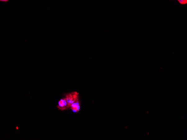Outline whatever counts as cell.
I'll return each instance as SVG.
<instances>
[{
	"label": "cell",
	"instance_id": "2",
	"mask_svg": "<svg viewBox=\"0 0 187 140\" xmlns=\"http://www.w3.org/2000/svg\"><path fill=\"white\" fill-rule=\"evenodd\" d=\"M57 108L60 111H65L69 108V106L65 98H61L60 100H59L58 103Z\"/></svg>",
	"mask_w": 187,
	"mask_h": 140
},
{
	"label": "cell",
	"instance_id": "1",
	"mask_svg": "<svg viewBox=\"0 0 187 140\" xmlns=\"http://www.w3.org/2000/svg\"><path fill=\"white\" fill-rule=\"evenodd\" d=\"M65 98H66L69 107L75 100H78V98H79V93H78V91H72V92L67 93L65 95Z\"/></svg>",
	"mask_w": 187,
	"mask_h": 140
},
{
	"label": "cell",
	"instance_id": "5",
	"mask_svg": "<svg viewBox=\"0 0 187 140\" xmlns=\"http://www.w3.org/2000/svg\"><path fill=\"white\" fill-rule=\"evenodd\" d=\"M9 0H0V1H2V2H7Z\"/></svg>",
	"mask_w": 187,
	"mask_h": 140
},
{
	"label": "cell",
	"instance_id": "4",
	"mask_svg": "<svg viewBox=\"0 0 187 140\" xmlns=\"http://www.w3.org/2000/svg\"><path fill=\"white\" fill-rule=\"evenodd\" d=\"M178 1L181 5H185L187 3V0H178Z\"/></svg>",
	"mask_w": 187,
	"mask_h": 140
},
{
	"label": "cell",
	"instance_id": "3",
	"mask_svg": "<svg viewBox=\"0 0 187 140\" xmlns=\"http://www.w3.org/2000/svg\"><path fill=\"white\" fill-rule=\"evenodd\" d=\"M81 106L80 98L75 100L73 103L69 107V109L72 110L73 113H78L80 111Z\"/></svg>",
	"mask_w": 187,
	"mask_h": 140
}]
</instances>
